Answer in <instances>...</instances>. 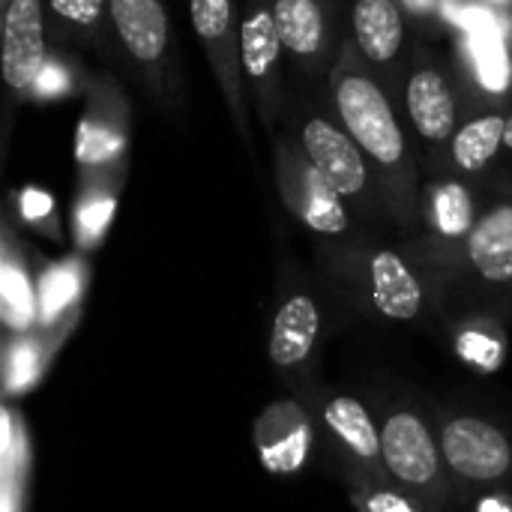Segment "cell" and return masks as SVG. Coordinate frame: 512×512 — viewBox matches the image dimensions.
Instances as JSON below:
<instances>
[{
  "label": "cell",
  "mask_w": 512,
  "mask_h": 512,
  "mask_svg": "<svg viewBox=\"0 0 512 512\" xmlns=\"http://www.w3.org/2000/svg\"><path fill=\"white\" fill-rule=\"evenodd\" d=\"M324 84L333 114L369 159L390 216L402 228H420L423 159L417 141L393 90L372 72L351 36Z\"/></svg>",
  "instance_id": "1"
},
{
  "label": "cell",
  "mask_w": 512,
  "mask_h": 512,
  "mask_svg": "<svg viewBox=\"0 0 512 512\" xmlns=\"http://www.w3.org/2000/svg\"><path fill=\"white\" fill-rule=\"evenodd\" d=\"M396 102L402 105L423 165L432 171V177H441L450 141L468 111L456 69L426 45H417L408 54Z\"/></svg>",
  "instance_id": "2"
},
{
  "label": "cell",
  "mask_w": 512,
  "mask_h": 512,
  "mask_svg": "<svg viewBox=\"0 0 512 512\" xmlns=\"http://www.w3.org/2000/svg\"><path fill=\"white\" fill-rule=\"evenodd\" d=\"M285 129L300 141L306 156L336 186V192L345 198L348 207H357L366 216H372V213L390 216L384 189H381L369 159L363 156L357 141L348 135V129L339 123L330 102L327 105L303 102L297 111L285 114Z\"/></svg>",
  "instance_id": "3"
},
{
  "label": "cell",
  "mask_w": 512,
  "mask_h": 512,
  "mask_svg": "<svg viewBox=\"0 0 512 512\" xmlns=\"http://www.w3.org/2000/svg\"><path fill=\"white\" fill-rule=\"evenodd\" d=\"M111 24L123 69L162 108L180 105V51L162 0H111Z\"/></svg>",
  "instance_id": "4"
},
{
  "label": "cell",
  "mask_w": 512,
  "mask_h": 512,
  "mask_svg": "<svg viewBox=\"0 0 512 512\" xmlns=\"http://www.w3.org/2000/svg\"><path fill=\"white\" fill-rule=\"evenodd\" d=\"M285 48L267 0H240V69L258 123L276 135L288 114Z\"/></svg>",
  "instance_id": "5"
},
{
  "label": "cell",
  "mask_w": 512,
  "mask_h": 512,
  "mask_svg": "<svg viewBox=\"0 0 512 512\" xmlns=\"http://www.w3.org/2000/svg\"><path fill=\"white\" fill-rule=\"evenodd\" d=\"M132 141V105L114 72H93L75 129L78 174L126 171Z\"/></svg>",
  "instance_id": "6"
},
{
  "label": "cell",
  "mask_w": 512,
  "mask_h": 512,
  "mask_svg": "<svg viewBox=\"0 0 512 512\" xmlns=\"http://www.w3.org/2000/svg\"><path fill=\"white\" fill-rule=\"evenodd\" d=\"M273 171L285 207L315 234L342 237L351 228V207L336 186L306 156L300 141L285 129L273 135Z\"/></svg>",
  "instance_id": "7"
},
{
  "label": "cell",
  "mask_w": 512,
  "mask_h": 512,
  "mask_svg": "<svg viewBox=\"0 0 512 512\" xmlns=\"http://www.w3.org/2000/svg\"><path fill=\"white\" fill-rule=\"evenodd\" d=\"M189 18L201 39L204 57L216 75L225 108L240 132L243 144L252 150L249 123V93L240 69V9L237 0H189Z\"/></svg>",
  "instance_id": "8"
},
{
  "label": "cell",
  "mask_w": 512,
  "mask_h": 512,
  "mask_svg": "<svg viewBox=\"0 0 512 512\" xmlns=\"http://www.w3.org/2000/svg\"><path fill=\"white\" fill-rule=\"evenodd\" d=\"M285 57L306 78L330 75L348 33L339 0H267Z\"/></svg>",
  "instance_id": "9"
},
{
  "label": "cell",
  "mask_w": 512,
  "mask_h": 512,
  "mask_svg": "<svg viewBox=\"0 0 512 512\" xmlns=\"http://www.w3.org/2000/svg\"><path fill=\"white\" fill-rule=\"evenodd\" d=\"M51 39L45 27L42 0H0V72L6 99L27 102L30 90L45 69Z\"/></svg>",
  "instance_id": "10"
},
{
  "label": "cell",
  "mask_w": 512,
  "mask_h": 512,
  "mask_svg": "<svg viewBox=\"0 0 512 512\" xmlns=\"http://www.w3.org/2000/svg\"><path fill=\"white\" fill-rule=\"evenodd\" d=\"M408 15L399 6V0H354L351 18H348V36L360 48L363 60L372 66V72L393 90H399L408 60L405 54V27Z\"/></svg>",
  "instance_id": "11"
},
{
  "label": "cell",
  "mask_w": 512,
  "mask_h": 512,
  "mask_svg": "<svg viewBox=\"0 0 512 512\" xmlns=\"http://www.w3.org/2000/svg\"><path fill=\"white\" fill-rule=\"evenodd\" d=\"M510 108L501 105H468L450 150L447 165L441 177H462L471 183H489L495 174L501 156H504V138H507Z\"/></svg>",
  "instance_id": "12"
},
{
  "label": "cell",
  "mask_w": 512,
  "mask_h": 512,
  "mask_svg": "<svg viewBox=\"0 0 512 512\" xmlns=\"http://www.w3.org/2000/svg\"><path fill=\"white\" fill-rule=\"evenodd\" d=\"M477 183L462 177H429L420 192V225L444 252H462L477 225Z\"/></svg>",
  "instance_id": "13"
},
{
  "label": "cell",
  "mask_w": 512,
  "mask_h": 512,
  "mask_svg": "<svg viewBox=\"0 0 512 512\" xmlns=\"http://www.w3.org/2000/svg\"><path fill=\"white\" fill-rule=\"evenodd\" d=\"M45 3V27L51 48L87 51L102 63H120L114 24H111V0H42Z\"/></svg>",
  "instance_id": "14"
},
{
  "label": "cell",
  "mask_w": 512,
  "mask_h": 512,
  "mask_svg": "<svg viewBox=\"0 0 512 512\" xmlns=\"http://www.w3.org/2000/svg\"><path fill=\"white\" fill-rule=\"evenodd\" d=\"M441 456L459 477L474 483L501 480L512 465L510 441L480 417H456L447 423L441 435Z\"/></svg>",
  "instance_id": "15"
},
{
  "label": "cell",
  "mask_w": 512,
  "mask_h": 512,
  "mask_svg": "<svg viewBox=\"0 0 512 512\" xmlns=\"http://www.w3.org/2000/svg\"><path fill=\"white\" fill-rule=\"evenodd\" d=\"M381 456L387 471L402 486H411L417 492H432L441 486V453L417 414L402 411L384 423Z\"/></svg>",
  "instance_id": "16"
},
{
  "label": "cell",
  "mask_w": 512,
  "mask_h": 512,
  "mask_svg": "<svg viewBox=\"0 0 512 512\" xmlns=\"http://www.w3.org/2000/svg\"><path fill=\"white\" fill-rule=\"evenodd\" d=\"M312 444V429L306 414L294 402H276L270 405L258 423H255V447L273 474H291L300 471Z\"/></svg>",
  "instance_id": "17"
},
{
  "label": "cell",
  "mask_w": 512,
  "mask_h": 512,
  "mask_svg": "<svg viewBox=\"0 0 512 512\" xmlns=\"http://www.w3.org/2000/svg\"><path fill=\"white\" fill-rule=\"evenodd\" d=\"M465 258L480 273V279L492 285L512 282V198L480 213L465 243Z\"/></svg>",
  "instance_id": "18"
},
{
  "label": "cell",
  "mask_w": 512,
  "mask_h": 512,
  "mask_svg": "<svg viewBox=\"0 0 512 512\" xmlns=\"http://www.w3.org/2000/svg\"><path fill=\"white\" fill-rule=\"evenodd\" d=\"M366 279H369V294L372 303L381 315L393 321H411L423 309V288L414 270L402 261V255L390 249L372 252L366 264Z\"/></svg>",
  "instance_id": "19"
},
{
  "label": "cell",
  "mask_w": 512,
  "mask_h": 512,
  "mask_svg": "<svg viewBox=\"0 0 512 512\" xmlns=\"http://www.w3.org/2000/svg\"><path fill=\"white\" fill-rule=\"evenodd\" d=\"M126 171H90L78 174V198L72 210V234L78 249H96L117 213L120 186Z\"/></svg>",
  "instance_id": "20"
},
{
  "label": "cell",
  "mask_w": 512,
  "mask_h": 512,
  "mask_svg": "<svg viewBox=\"0 0 512 512\" xmlns=\"http://www.w3.org/2000/svg\"><path fill=\"white\" fill-rule=\"evenodd\" d=\"M0 312L3 324L12 333H27L33 321H39V294L30 282L27 264L18 255L12 231H3V258H0Z\"/></svg>",
  "instance_id": "21"
},
{
  "label": "cell",
  "mask_w": 512,
  "mask_h": 512,
  "mask_svg": "<svg viewBox=\"0 0 512 512\" xmlns=\"http://www.w3.org/2000/svg\"><path fill=\"white\" fill-rule=\"evenodd\" d=\"M318 339V309L309 297L297 294L282 303L273 333H270V357L276 366L288 369L303 363L312 354V345Z\"/></svg>",
  "instance_id": "22"
},
{
  "label": "cell",
  "mask_w": 512,
  "mask_h": 512,
  "mask_svg": "<svg viewBox=\"0 0 512 512\" xmlns=\"http://www.w3.org/2000/svg\"><path fill=\"white\" fill-rule=\"evenodd\" d=\"M30 444L12 408H3L0 420V512H21L27 480Z\"/></svg>",
  "instance_id": "23"
},
{
  "label": "cell",
  "mask_w": 512,
  "mask_h": 512,
  "mask_svg": "<svg viewBox=\"0 0 512 512\" xmlns=\"http://www.w3.org/2000/svg\"><path fill=\"white\" fill-rule=\"evenodd\" d=\"M87 282V267L81 258H63L54 261L42 270L39 282H36V294H39V324L51 327L57 324L78 300Z\"/></svg>",
  "instance_id": "24"
},
{
  "label": "cell",
  "mask_w": 512,
  "mask_h": 512,
  "mask_svg": "<svg viewBox=\"0 0 512 512\" xmlns=\"http://www.w3.org/2000/svg\"><path fill=\"white\" fill-rule=\"evenodd\" d=\"M324 420L330 426V432L342 441V447H348L360 462L372 465L381 456V435L372 426V417L366 414V408L357 399L339 396L327 405Z\"/></svg>",
  "instance_id": "25"
},
{
  "label": "cell",
  "mask_w": 512,
  "mask_h": 512,
  "mask_svg": "<svg viewBox=\"0 0 512 512\" xmlns=\"http://www.w3.org/2000/svg\"><path fill=\"white\" fill-rule=\"evenodd\" d=\"M90 78H93V72H87V66L78 60L75 51L51 48L48 63L39 72L27 102H57V99H66L75 93H87Z\"/></svg>",
  "instance_id": "26"
},
{
  "label": "cell",
  "mask_w": 512,
  "mask_h": 512,
  "mask_svg": "<svg viewBox=\"0 0 512 512\" xmlns=\"http://www.w3.org/2000/svg\"><path fill=\"white\" fill-rule=\"evenodd\" d=\"M42 366H45V342L18 333V339H12L6 348V393L18 396L30 390L42 375Z\"/></svg>",
  "instance_id": "27"
},
{
  "label": "cell",
  "mask_w": 512,
  "mask_h": 512,
  "mask_svg": "<svg viewBox=\"0 0 512 512\" xmlns=\"http://www.w3.org/2000/svg\"><path fill=\"white\" fill-rule=\"evenodd\" d=\"M456 351L465 363H471L477 372H495L504 357H507V345L501 330H495L492 324H468L459 339H456Z\"/></svg>",
  "instance_id": "28"
},
{
  "label": "cell",
  "mask_w": 512,
  "mask_h": 512,
  "mask_svg": "<svg viewBox=\"0 0 512 512\" xmlns=\"http://www.w3.org/2000/svg\"><path fill=\"white\" fill-rule=\"evenodd\" d=\"M18 213L24 222L36 225V228H45V222L54 219V198L36 186H27L18 192Z\"/></svg>",
  "instance_id": "29"
},
{
  "label": "cell",
  "mask_w": 512,
  "mask_h": 512,
  "mask_svg": "<svg viewBox=\"0 0 512 512\" xmlns=\"http://www.w3.org/2000/svg\"><path fill=\"white\" fill-rule=\"evenodd\" d=\"M444 3L447 0H399V6L405 9L408 21H414L423 30L444 27Z\"/></svg>",
  "instance_id": "30"
},
{
  "label": "cell",
  "mask_w": 512,
  "mask_h": 512,
  "mask_svg": "<svg viewBox=\"0 0 512 512\" xmlns=\"http://www.w3.org/2000/svg\"><path fill=\"white\" fill-rule=\"evenodd\" d=\"M366 512H417V510H414V504H411L408 498H402L399 492L384 489V492H375V495L366 501Z\"/></svg>",
  "instance_id": "31"
},
{
  "label": "cell",
  "mask_w": 512,
  "mask_h": 512,
  "mask_svg": "<svg viewBox=\"0 0 512 512\" xmlns=\"http://www.w3.org/2000/svg\"><path fill=\"white\" fill-rule=\"evenodd\" d=\"M504 153H510V162L498 165L495 174L489 177V186H498L501 192L512 195V108H510V123H507V138H504ZM504 159V156H501Z\"/></svg>",
  "instance_id": "32"
},
{
  "label": "cell",
  "mask_w": 512,
  "mask_h": 512,
  "mask_svg": "<svg viewBox=\"0 0 512 512\" xmlns=\"http://www.w3.org/2000/svg\"><path fill=\"white\" fill-rule=\"evenodd\" d=\"M480 512H512V504L507 498H486L480 504Z\"/></svg>",
  "instance_id": "33"
},
{
  "label": "cell",
  "mask_w": 512,
  "mask_h": 512,
  "mask_svg": "<svg viewBox=\"0 0 512 512\" xmlns=\"http://www.w3.org/2000/svg\"><path fill=\"white\" fill-rule=\"evenodd\" d=\"M480 3H489V6H495V9L512 12V0H480Z\"/></svg>",
  "instance_id": "34"
}]
</instances>
